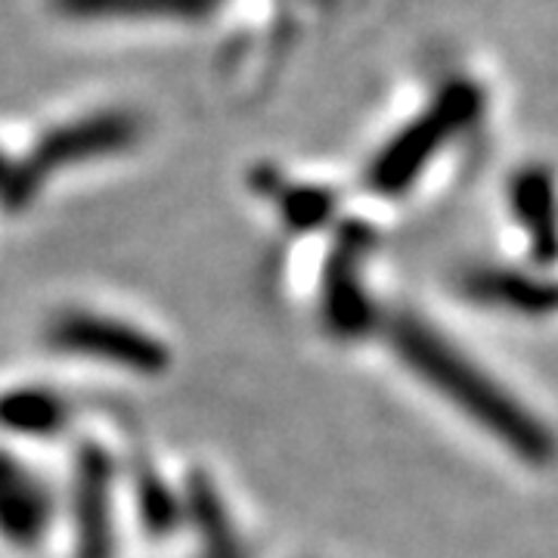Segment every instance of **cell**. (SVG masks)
<instances>
[{
	"label": "cell",
	"mask_w": 558,
	"mask_h": 558,
	"mask_svg": "<svg viewBox=\"0 0 558 558\" xmlns=\"http://www.w3.org/2000/svg\"><path fill=\"white\" fill-rule=\"evenodd\" d=\"M40 499L35 497V487L0 462V527L10 537L28 539L35 537V531H40Z\"/></svg>",
	"instance_id": "ba28073f"
},
{
	"label": "cell",
	"mask_w": 558,
	"mask_h": 558,
	"mask_svg": "<svg viewBox=\"0 0 558 558\" xmlns=\"http://www.w3.org/2000/svg\"><path fill=\"white\" fill-rule=\"evenodd\" d=\"M391 344L400 363L425 388H432L487 438L497 440L509 457L527 465H549L558 457V440L546 418L425 319H395Z\"/></svg>",
	"instance_id": "6da1fadb"
},
{
	"label": "cell",
	"mask_w": 558,
	"mask_h": 558,
	"mask_svg": "<svg viewBox=\"0 0 558 558\" xmlns=\"http://www.w3.org/2000/svg\"><path fill=\"white\" fill-rule=\"evenodd\" d=\"M60 407L47 395H10L0 400V422L10 428H25V432H47L57 425Z\"/></svg>",
	"instance_id": "9c48e42d"
},
{
	"label": "cell",
	"mask_w": 558,
	"mask_h": 558,
	"mask_svg": "<svg viewBox=\"0 0 558 558\" xmlns=\"http://www.w3.org/2000/svg\"><path fill=\"white\" fill-rule=\"evenodd\" d=\"M134 137L131 121L124 119H100L90 124H78L60 131L47 140L35 153V159L22 168L20 174L13 178V196L16 199H28V193L38 186V180H44L50 171H57L60 165H72L81 159H94L100 153H109L116 146H124L128 140Z\"/></svg>",
	"instance_id": "277c9868"
},
{
	"label": "cell",
	"mask_w": 558,
	"mask_h": 558,
	"mask_svg": "<svg viewBox=\"0 0 558 558\" xmlns=\"http://www.w3.org/2000/svg\"><path fill=\"white\" fill-rule=\"evenodd\" d=\"M50 341L69 354L106 360V363L140 369V373H159L168 363L165 348L146 332H140L121 319L87 314V311L57 319L50 326Z\"/></svg>",
	"instance_id": "7a4b0ae2"
},
{
	"label": "cell",
	"mask_w": 558,
	"mask_h": 558,
	"mask_svg": "<svg viewBox=\"0 0 558 558\" xmlns=\"http://www.w3.org/2000/svg\"><path fill=\"white\" fill-rule=\"evenodd\" d=\"M109 484L100 457H84L78 475V549L81 558L109 556Z\"/></svg>",
	"instance_id": "52a82bcc"
},
{
	"label": "cell",
	"mask_w": 558,
	"mask_h": 558,
	"mask_svg": "<svg viewBox=\"0 0 558 558\" xmlns=\"http://www.w3.org/2000/svg\"><path fill=\"white\" fill-rule=\"evenodd\" d=\"M469 97H447L435 112H428L425 119H418L413 128H407L385 153H381L369 180L379 193H400L410 180L418 178L422 165L438 153L447 143V137L465 121Z\"/></svg>",
	"instance_id": "3957f363"
},
{
	"label": "cell",
	"mask_w": 558,
	"mask_h": 558,
	"mask_svg": "<svg viewBox=\"0 0 558 558\" xmlns=\"http://www.w3.org/2000/svg\"><path fill=\"white\" fill-rule=\"evenodd\" d=\"M512 211L527 236L534 267L549 270L558 260V196L546 171H524L512 183Z\"/></svg>",
	"instance_id": "8992f818"
},
{
	"label": "cell",
	"mask_w": 558,
	"mask_h": 558,
	"mask_svg": "<svg viewBox=\"0 0 558 558\" xmlns=\"http://www.w3.org/2000/svg\"><path fill=\"white\" fill-rule=\"evenodd\" d=\"M465 292L487 307L521 317H546L558 311V279L543 267H481L465 277Z\"/></svg>",
	"instance_id": "5b68a950"
}]
</instances>
